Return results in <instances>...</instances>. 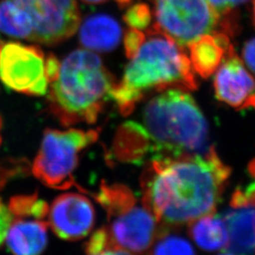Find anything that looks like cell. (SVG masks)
Segmentation results:
<instances>
[{
    "instance_id": "cell-1",
    "label": "cell",
    "mask_w": 255,
    "mask_h": 255,
    "mask_svg": "<svg viewBox=\"0 0 255 255\" xmlns=\"http://www.w3.org/2000/svg\"><path fill=\"white\" fill-rule=\"evenodd\" d=\"M231 173L213 146L205 153L154 157L142 177V201L159 224H190L216 211Z\"/></svg>"
},
{
    "instance_id": "cell-2",
    "label": "cell",
    "mask_w": 255,
    "mask_h": 255,
    "mask_svg": "<svg viewBox=\"0 0 255 255\" xmlns=\"http://www.w3.org/2000/svg\"><path fill=\"white\" fill-rule=\"evenodd\" d=\"M129 64L121 82L115 83L110 99L116 101L122 115L132 112L144 93L176 87L184 91L198 88L190 59L182 48L164 33L151 28Z\"/></svg>"
},
{
    "instance_id": "cell-3",
    "label": "cell",
    "mask_w": 255,
    "mask_h": 255,
    "mask_svg": "<svg viewBox=\"0 0 255 255\" xmlns=\"http://www.w3.org/2000/svg\"><path fill=\"white\" fill-rule=\"evenodd\" d=\"M143 125L155 157L205 153L211 147L205 117L184 90L169 89L148 101Z\"/></svg>"
},
{
    "instance_id": "cell-4",
    "label": "cell",
    "mask_w": 255,
    "mask_h": 255,
    "mask_svg": "<svg viewBox=\"0 0 255 255\" xmlns=\"http://www.w3.org/2000/svg\"><path fill=\"white\" fill-rule=\"evenodd\" d=\"M114 84L98 55L75 50L61 64L59 76L51 85L55 115L65 126L96 122Z\"/></svg>"
},
{
    "instance_id": "cell-5",
    "label": "cell",
    "mask_w": 255,
    "mask_h": 255,
    "mask_svg": "<svg viewBox=\"0 0 255 255\" xmlns=\"http://www.w3.org/2000/svg\"><path fill=\"white\" fill-rule=\"evenodd\" d=\"M106 210L109 226L106 233L110 243L133 254H143L158 237V221L143 203L139 204L124 185L103 184L96 196Z\"/></svg>"
},
{
    "instance_id": "cell-6",
    "label": "cell",
    "mask_w": 255,
    "mask_h": 255,
    "mask_svg": "<svg viewBox=\"0 0 255 255\" xmlns=\"http://www.w3.org/2000/svg\"><path fill=\"white\" fill-rule=\"evenodd\" d=\"M98 137L99 129H46L32 164V173L48 187H70L80 153Z\"/></svg>"
},
{
    "instance_id": "cell-7",
    "label": "cell",
    "mask_w": 255,
    "mask_h": 255,
    "mask_svg": "<svg viewBox=\"0 0 255 255\" xmlns=\"http://www.w3.org/2000/svg\"><path fill=\"white\" fill-rule=\"evenodd\" d=\"M156 24L153 29L188 46L198 38L219 31L220 17L207 0H152Z\"/></svg>"
},
{
    "instance_id": "cell-8",
    "label": "cell",
    "mask_w": 255,
    "mask_h": 255,
    "mask_svg": "<svg viewBox=\"0 0 255 255\" xmlns=\"http://www.w3.org/2000/svg\"><path fill=\"white\" fill-rule=\"evenodd\" d=\"M45 56L35 46L20 43L2 45L0 51V80L14 91L45 96L47 93Z\"/></svg>"
},
{
    "instance_id": "cell-9",
    "label": "cell",
    "mask_w": 255,
    "mask_h": 255,
    "mask_svg": "<svg viewBox=\"0 0 255 255\" xmlns=\"http://www.w3.org/2000/svg\"><path fill=\"white\" fill-rule=\"evenodd\" d=\"M32 21L31 40L52 45L72 36L81 24L76 0H12Z\"/></svg>"
},
{
    "instance_id": "cell-10",
    "label": "cell",
    "mask_w": 255,
    "mask_h": 255,
    "mask_svg": "<svg viewBox=\"0 0 255 255\" xmlns=\"http://www.w3.org/2000/svg\"><path fill=\"white\" fill-rule=\"evenodd\" d=\"M47 224L61 239L75 241L87 237L95 224L91 201L79 193L59 196L47 211Z\"/></svg>"
},
{
    "instance_id": "cell-11",
    "label": "cell",
    "mask_w": 255,
    "mask_h": 255,
    "mask_svg": "<svg viewBox=\"0 0 255 255\" xmlns=\"http://www.w3.org/2000/svg\"><path fill=\"white\" fill-rule=\"evenodd\" d=\"M214 87L219 101L235 109L255 111V78L236 52L216 71Z\"/></svg>"
},
{
    "instance_id": "cell-12",
    "label": "cell",
    "mask_w": 255,
    "mask_h": 255,
    "mask_svg": "<svg viewBox=\"0 0 255 255\" xmlns=\"http://www.w3.org/2000/svg\"><path fill=\"white\" fill-rule=\"evenodd\" d=\"M47 222L31 216L13 217L5 238L13 255H42L47 245Z\"/></svg>"
},
{
    "instance_id": "cell-13",
    "label": "cell",
    "mask_w": 255,
    "mask_h": 255,
    "mask_svg": "<svg viewBox=\"0 0 255 255\" xmlns=\"http://www.w3.org/2000/svg\"><path fill=\"white\" fill-rule=\"evenodd\" d=\"M188 46L192 66L203 79L209 78L228 56L236 52L230 36L221 31L204 34Z\"/></svg>"
},
{
    "instance_id": "cell-14",
    "label": "cell",
    "mask_w": 255,
    "mask_h": 255,
    "mask_svg": "<svg viewBox=\"0 0 255 255\" xmlns=\"http://www.w3.org/2000/svg\"><path fill=\"white\" fill-rule=\"evenodd\" d=\"M227 231L225 249L235 255H255V208L252 206L229 210L222 216Z\"/></svg>"
},
{
    "instance_id": "cell-15",
    "label": "cell",
    "mask_w": 255,
    "mask_h": 255,
    "mask_svg": "<svg viewBox=\"0 0 255 255\" xmlns=\"http://www.w3.org/2000/svg\"><path fill=\"white\" fill-rule=\"evenodd\" d=\"M121 27L112 16L99 13L85 19L81 25L80 41L89 49L107 52L119 46Z\"/></svg>"
},
{
    "instance_id": "cell-16",
    "label": "cell",
    "mask_w": 255,
    "mask_h": 255,
    "mask_svg": "<svg viewBox=\"0 0 255 255\" xmlns=\"http://www.w3.org/2000/svg\"><path fill=\"white\" fill-rule=\"evenodd\" d=\"M189 234L195 243L207 252L221 250L228 243L226 224L221 216L214 215V213L191 222Z\"/></svg>"
},
{
    "instance_id": "cell-17",
    "label": "cell",
    "mask_w": 255,
    "mask_h": 255,
    "mask_svg": "<svg viewBox=\"0 0 255 255\" xmlns=\"http://www.w3.org/2000/svg\"><path fill=\"white\" fill-rule=\"evenodd\" d=\"M0 31L19 39L31 40L32 21L28 13L12 0L0 1Z\"/></svg>"
},
{
    "instance_id": "cell-18",
    "label": "cell",
    "mask_w": 255,
    "mask_h": 255,
    "mask_svg": "<svg viewBox=\"0 0 255 255\" xmlns=\"http://www.w3.org/2000/svg\"><path fill=\"white\" fill-rule=\"evenodd\" d=\"M155 239L151 255H196L191 243L178 235L163 234Z\"/></svg>"
},
{
    "instance_id": "cell-19",
    "label": "cell",
    "mask_w": 255,
    "mask_h": 255,
    "mask_svg": "<svg viewBox=\"0 0 255 255\" xmlns=\"http://www.w3.org/2000/svg\"><path fill=\"white\" fill-rule=\"evenodd\" d=\"M151 10L144 3H138L131 6L124 15V21L128 26L139 30L146 29L151 22Z\"/></svg>"
},
{
    "instance_id": "cell-20",
    "label": "cell",
    "mask_w": 255,
    "mask_h": 255,
    "mask_svg": "<svg viewBox=\"0 0 255 255\" xmlns=\"http://www.w3.org/2000/svg\"><path fill=\"white\" fill-rule=\"evenodd\" d=\"M146 40V35L139 29L129 28L124 37V46L128 58L131 59Z\"/></svg>"
},
{
    "instance_id": "cell-21",
    "label": "cell",
    "mask_w": 255,
    "mask_h": 255,
    "mask_svg": "<svg viewBox=\"0 0 255 255\" xmlns=\"http://www.w3.org/2000/svg\"><path fill=\"white\" fill-rule=\"evenodd\" d=\"M210 6L218 13L219 17L230 15L232 11L238 6L248 2L249 0H207Z\"/></svg>"
},
{
    "instance_id": "cell-22",
    "label": "cell",
    "mask_w": 255,
    "mask_h": 255,
    "mask_svg": "<svg viewBox=\"0 0 255 255\" xmlns=\"http://www.w3.org/2000/svg\"><path fill=\"white\" fill-rule=\"evenodd\" d=\"M13 219V216L2 201L0 200V246L5 241L8 230Z\"/></svg>"
},
{
    "instance_id": "cell-23",
    "label": "cell",
    "mask_w": 255,
    "mask_h": 255,
    "mask_svg": "<svg viewBox=\"0 0 255 255\" xmlns=\"http://www.w3.org/2000/svg\"><path fill=\"white\" fill-rule=\"evenodd\" d=\"M242 57L247 68L255 77V38L249 40L244 45Z\"/></svg>"
},
{
    "instance_id": "cell-24",
    "label": "cell",
    "mask_w": 255,
    "mask_h": 255,
    "mask_svg": "<svg viewBox=\"0 0 255 255\" xmlns=\"http://www.w3.org/2000/svg\"><path fill=\"white\" fill-rule=\"evenodd\" d=\"M61 64L59 63L58 59L54 55H49L46 57L45 62V71H46V77L47 82L52 83L55 82L60 73Z\"/></svg>"
},
{
    "instance_id": "cell-25",
    "label": "cell",
    "mask_w": 255,
    "mask_h": 255,
    "mask_svg": "<svg viewBox=\"0 0 255 255\" xmlns=\"http://www.w3.org/2000/svg\"><path fill=\"white\" fill-rule=\"evenodd\" d=\"M230 205L232 208H241V207L248 206L244 191L241 189V187H237L233 193V195L231 197Z\"/></svg>"
},
{
    "instance_id": "cell-26",
    "label": "cell",
    "mask_w": 255,
    "mask_h": 255,
    "mask_svg": "<svg viewBox=\"0 0 255 255\" xmlns=\"http://www.w3.org/2000/svg\"><path fill=\"white\" fill-rule=\"evenodd\" d=\"M88 255H134L130 252L118 247L108 246L96 254Z\"/></svg>"
},
{
    "instance_id": "cell-27",
    "label": "cell",
    "mask_w": 255,
    "mask_h": 255,
    "mask_svg": "<svg viewBox=\"0 0 255 255\" xmlns=\"http://www.w3.org/2000/svg\"><path fill=\"white\" fill-rule=\"evenodd\" d=\"M244 195L246 199L247 205L255 208V182L249 184V186L244 191Z\"/></svg>"
},
{
    "instance_id": "cell-28",
    "label": "cell",
    "mask_w": 255,
    "mask_h": 255,
    "mask_svg": "<svg viewBox=\"0 0 255 255\" xmlns=\"http://www.w3.org/2000/svg\"><path fill=\"white\" fill-rule=\"evenodd\" d=\"M248 172L255 179V158L248 165Z\"/></svg>"
},
{
    "instance_id": "cell-29",
    "label": "cell",
    "mask_w": 255,
    "mask_h": 255,
    "mask_svg": "<svg viewBox=\"0 0 255 255\" xmlns=\"http://www.w3.org/2000/svg\"><path fill=\"white\" fill-rule=\"evenodd\" d=\"M117 2L120 7H126L131 2V0H117Z\"/></svg>"
},
{
    "instance_id": "cell-30",
    "label": "cell",
    "mask_w": 255,
    "mask_h": 255,
    "mask_svg": "<svg viewBox=\"0 0 255 255\" xmlns=\"http://www.w3.org/2000/svg\"><path fill=\"white\" fill-rule=\"evenodd\" d=\"M82 1H84V2H86L88 4H99V3H102V2H104L106 0H82Z\"/></svg>"
},
{
    "instance_id": "cell-31",
    "label": "cell",
    "mask_w": 255,
    "mask_h": 255,
    "mask_svg": "<svg viewBox=\"0 0 255 255\" xmlns=\"http://www.w3.org/2000/svg\"><path fill=\"white\" fill-rule=\"evenodd\" d=\"M254 21H255V0L254 1Z\"/></svg>"
},
{
    "instance_id": "cell-32",
    "label": "cell",
    "mask_w": 255,
    "mask_h": 255,
    "mask_svg": "<svg viewBox=\"0 0 255 255\" xmlns=\"http://www.w3.org/2000/svg\"><path fill=\"white\" fill-rule=\"evenodd\" d=\"M233 255V254H231V253H230V254H223V255Z\"/></svg>"
},
{
    "instance_id": "cell-33",
    "label": "cell",
    "mask_w": 255,
    "mask_h": 255,
    "mask_svg": "<svg viewBox=\"0 0 255 255\" xmlns=\"http://www.w3.org/2000/svg\"><path fill=\"white\" fill-rule=\"evenodd\" d=\"M1 47H2V44L0 43V51H1Z\"/></svg>"
},
{
    "instance_id": "cell-34",
    "label": "cell",
    "mask_w": 255,
    "mask_h": 255,
    "mask_svg": "<svg viewBox=\"0 0 255 255\" xmlns=\"http://www.w3.org/2000/svg\"><path fill=\"white\" fill-rule=\"evenodd\" d=\"M0 125H1V119H0Z\"/></svg>"
}]
</instances>
